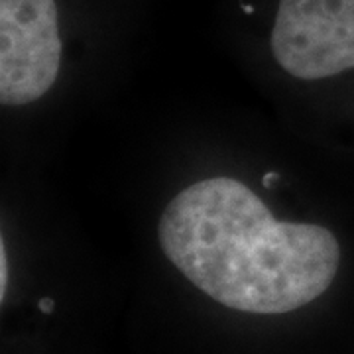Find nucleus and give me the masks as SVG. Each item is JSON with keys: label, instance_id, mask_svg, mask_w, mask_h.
I'll return each mask as SVG.
<instances>
[{"label": "nucleus", "instance_id": "obj_1", "mask_svg": "<svg viewBox=\"0 0 354 354\" xmlns=\"http://www.w3.org/2000/svg\"><path fill=\"white\" fill-rule=\"evenodd\" d=\"M158 242L167 262L207 297L254 315L313 304L341 266L333 230L278 218L232 176L203 177L177 191L160 215Z\"/></svg>", "mask_w": 354, "mask_h": 354}, {"label": "nucleus", "instance_id": "obj_2", "mask_svg": "<svg viewBox=\"0 0 354 354\" xmlns=\"http://www.w3.org/2000/svg\"><path fill=\"white\" fill-rule=\"evenodd\" d=\"M276 64L293 79L323 81L354 69V0H279Z\"/></svg>", "mask_w": 354, "mask_h": 354}, {"label": "nucleus", "instance_id": "obj_3", "mask_svg": "<svg viewBox=\"0 0 354 354\" xmlns=\"http://www.w3.org/2000/svg\"><path fill=\"white\" fill-rule=\"evenodd\" d=\"M64 44L55 0H0V102L41 101L62 71Z\"/></svg>", "mask_w": 354, "mask_h": 354}, {"label": "nucleus", "instance_id": "obj_4", "mask_svg": "<svg viewBox=\"0 0 354 354\" xmlns=\"http://www.w3.org/2000/svg\"><path fill=\"white\" fill-rule=\"evenodd\" d=\"M6 262H8V258H6V244L2 241V244H0V297H2V301H4V295H6V281H8Z\"/></svg>", "mask_w": 354, "mask_h": 354}, {"label": "nucleus", "instance_id": "obj_5", "mask_svg": "<svg viewBox=\"0 0 354 354\" xmlns=\"http://www.w3.org/2000/svg\"><path fill=\"white\" fill-rule=\"evenodd\" d=\"M51 301L50 299H44V301H41V304H39V309H41V311H44V313H50L51 311Z\"/></svg>", "mask_w": 354, "mask_h": 354}]
</instances>
